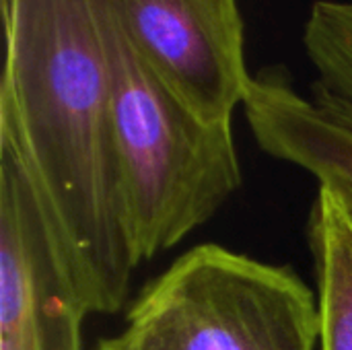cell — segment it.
I'll list each match as a JSON object with an SVG mask.
<instances>
[{
  "mask_svg": "<svg viewBox=\"0 0 352 350\" xmlns=\"http://www.w3.org/2000/svg\"><path fill=\"white\" fill-rule=\"evenodd\" d=\"M303 41L316 68L311 99L352 128V0L316 2Z\"/></svg>",
  "mask_w": 352,
  "mask_h": 350,
  "instance_id": "52a82bcc",
  "label": "cell"
},
{
  "mask_svg": "<svg viewBox=\"0 0 352 350\" xmlns=\"http://www.w3.org/2000/svg\"><path fill=\"white\" fill-rule=\"evenodd\" d=\"M243 111L262 151L309 171L318 182L352 186V128L299 95L280 70L254 76Z\"/></svg>",
  "mask_w": 352,
  "mask_h": 350,
  "instance_id": "5b68a950",
  "label": "cell"
},
{
  "mask_svg": "<svg viewBox=\"0 0 352 350\" xmlns=\"http://www.w3.org/2000/svg\"><path fill=\"white\" fill-rule=\"evenodd\" d=\"M136 50L202 120L233 122L252 85L237 0H113Z\"/></svg>",
  "mask_w": 352,
  "mask_h": 350,
  "instance_id": "3957f363",
  "label": "cell"
},
{
  "mask_svg": "<svg viewBox=\"0 0 352 350\" xmlns=\"http://www.w3.org/2000/svg\"><path fill=\"white\" fill-rule=\"evenodd\" d=\"M95 350H128V349L124 347V342H122V340H120V336H118V338H105V340H101Z\"/></svg>",
  "mask_w": 352,
  "mask_h": 350,
  "instance_id": "ba28073f",
  "label": "cell"
},
{
  "mask_svg": "<svg viewBox=\"0 0 352 350\" xmlns=\"http://www.w3.org/2000/svg\"><path fill=\"white\" fill-rule=\"evenodd\" d=\"M120 340L128 350H320V309L293 270L204 243L140 293Z\"/></svg>",
  "mask_w": 352,
  "mask_h": 350,
  "instance_id": "7a4b0ae2",
  "label": "cell"
},
{
  "mask_svg": "<svg viewBox=\"0 0 352 350\" xmlns=\"http://www.w3.org/2000/svg\"><path fill=\"white\" fill-rule=\"evenodd\" d=\"M318 274L320 350H352V186L320 182L309 221Z\"/></svg>",
  "mask_w": 352,
  "mask_h": 350,
  "instance_id": "8992f818",
  "label": "cell"
},
{
  "mask_svg": "<svg viewBox=\"0 0 352 350\" xmlns=\"http://www.w3.org/2000/svg\"><path fill=\"white\" fill-rule=\"evenodd\" d=\"M132 245L153 260L210 221L241 186L233 122L196 116L148 66L113 0H99Z\"/></svg>",
  "mask_w": 352,
  "mask_h": 350,
  "instance_id": "6da1fadb",
  "label": "cell"
},
{
  "mask_svg": "<svg viewBox=\"0 0 352 350\" xmlns=\"http://www.w3.org/2000/svg\"><path fill=\"white\" fill-rule=\"evenodd\" d=\"M87 316L21 165L0 149V350H82Z\"/></svg>",
  "mask_w": 352,
  "mask_h": 350,
  "instance_id": "277c9868",
  "label": "cell"
}]
</instances>
